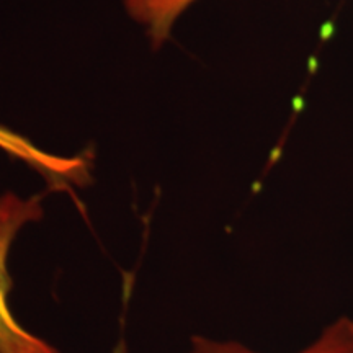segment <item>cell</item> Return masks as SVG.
<instances>
[{"label": "cell", "instance_id": "cell-1", "mask_svg": "<svg viewBox=\"0 0 353 353\" xmlns=\"http://www.w3.org/2000/svg\"><path fill=\"white\" fill-rule=\"evenodd\" d=\"M41 196L21 198L15 193L0 196V353H59L43 339L28 332L10 307L12 276L8 255L13 241L26 224L41 219Z\"/></svg>", "mask_w": 353, "mask_h": 353}, {"label": "cell", "instance_id": "cell-2", "mask_svg": "<svg viewBox=\"0 0 353 353\" xmlns=\"http://www.w3.org/2000/svg\"><path fill=\"white\" fill-rule=\"evenodd\" d=\"M0 149L8 156L28 164L39 174L46 176L57 187L65 185H83L90 174V161L85 156H56L26 139L25 136L12 131L10 128L0 126Z\"/></svg>", "mask_w": 353, "mask_h": 353}, {"label": "cell", "instance_id": "cell-3", "mask_svg": "<svg viewBox=\"0 0 353 353\" xmlns=\"http://www.w3.org/2000/svg\"><path fill=\"white\" fill-rule=\"evenodd\" d=\"M192 353H259L234 341L195 337ZM298 353H353V317L341 316L325 325L314 342Z\"/></svg>", "mask_w": 353, "mask_h": 353}, {"label": "cell", "instance_id": "cell-4", "mask_svg": "<svg viewBox=\"0 0 353 353\" xmlns=\"http://www.w3.org/2000/svg\"><path fill=\"white\" fill-rule=\"evenodd\" d=\"M164 2H165V0H164ZM165 3H167V2H165ZM167 6H169V3H167ZM169 7H170V6H169ZM170 8H172V7H170ZM172 10H175V8H172ZM175 12H179V10H175ZM180 13H182V12H180Z\"/></svg>", "mask_w": 353, "mask_h": 353}, {"label": "cell", "instance_id": "cell-5", "mask_svg": "<svg viewBox=\"0 0 353 353\" xmlns=\"http://www.w3.org/2000/svg\"><path fill=\"white\" fill-rule=\"evenodd\" d=\"M117 353H121V352H117Z\"/></svg>", "mask_w": 353, "mask_h": 353}]
</instances>
